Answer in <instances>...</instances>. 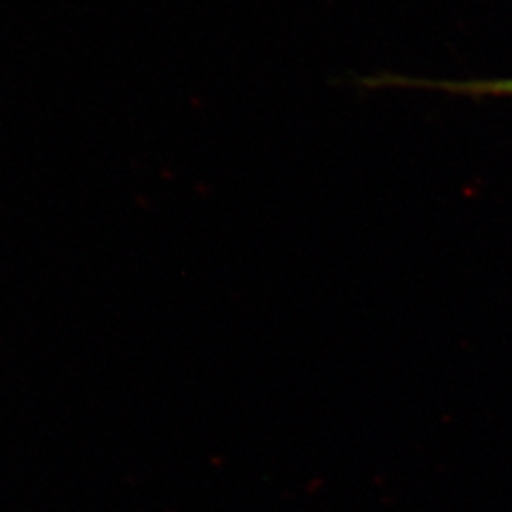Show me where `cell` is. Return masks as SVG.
<instances>
[{
	"mask_svg": "<svg viewBox=\"0 0 512 512\" xmlns=\"http://www.w3.org/2000/svg\"><path fill=\"white\" fill-rule=\"evenodd\" d=\"M359 84L368 90L380 88H420V90H435V92L467 95V97H512L511 80H471V82H442V80H425L412 78L395 73H378L374 76L359 78Z\"/></svg>",
	"mask_w": 512,
	"mask_h": 512,
	"instance_id": "obj_1",
	"label": "cell"
}]
</instances>
